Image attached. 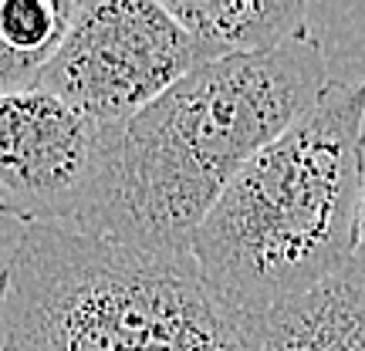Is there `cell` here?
<instances>
[{"mask_svg":"<svg viewBox=\"0 0 365 351\" xmlns=\"http://www.w3.org/2000/svg\"><path fill=\"white\" fill-rule=\"evenodd\" d=\"M322 41L301 27L254 58L207 61L139 115L105 125L75 234L139 250H190L234 176L328 88Z\"/></svg>","mask_w":365,"mask_h":351,"instance_id":"6da1fadb","label":"cell"},{"mask_svg":"<svg viewBox=\"0 0 365 351\" xmlns=\"http://www.w3.org/2000/svg\"><path fill=\"white\" fill-rule=\"evenodd\" d=\"M362 129L365 81H328L312 112L261 149L213 203L190 257L230 311H271L359 250Z\"/></svg>","mask_w":365,"mask_h":351,"instance_id":"7a4b0ae2","label":"cell"},{"mask_svg":"<svg viewBox=\"0 0 365 351\" xmlns=\"http://www.w3.org/2000/svg\"><path fill=\"white\" fill-rule=\"evenodd\" d=\"M4 351H250L247 325L190 250H139L65 226H21L4 300Z\"/></svg>","mask_w":365,"mask_h":351,"instance_id":"3957f363","label":"cell"},{"mask_svg":"<svg viewBox=\"0 0 365 351\" xmlns=\"http://www.w3.org/2000/svg\"><path fill=\"white\" fill-rule=\"evenodd\" d=\"M200 65L163 0H81L38 88L98 125H118Z\"/></svg>","mask_w":365,"mask_h":351,"instance_id":"277c9868","label":"cell"},{"mask_svg":"<svg viewBox=\"0 0 365 351\" xmlns=\"http://www.w3.org/2000/svg\"><path fill=\"white\" fill-rule=\"evenodd\" d=\"M102 129L44 88L0 95V216L71 230L95 179Z\"/></svg>","mask_w":365,"mask_h":351,"instance_id":"5b68a950","label":"cell"},{"mask_svg":"<svg viewBox=\"0 0 365 351\" xmlns=\"http://www.w3.org/2000/svg\"><path fill=\"white\" fill-rule=\"evenodd\" d=\"M244 325L250 351H365V250L312 290Z\"/></svg>","mask_w":365,"mask_h":351,"instance_id":"8992f818","label":"cell"},{"mask_svg":"<svg viewBox=\"0 0 365 351\" xmlns=\"http://www.w3.org/2000/svg\"><path fill=\"white\" fill-rule=\"evenodd\" d=\"M163 7L193 41L203 65L267 54L308 27L304 0H163Z\"/></svg>","mask_w":365,"mask_h":351,"instance_id":"52a82bcc","label":"cell"},{"mask_svg":"<svg viewBox=\"0 0 365 351\" xmlns=\"http://www.w3.org/2000/svg\"><path fill=\"white\" fill-rule=\"evenodd\" d=\"M81 0H0V95L38 88Z\"/></svg>","mask_w":365,"mask_h":351,"instance_id":"ba28073f","label":"cell"},{"mask_svg":"<svg viewBox=\"0 0 365 351\" xmlns=\"http://www.w3.org/2000/svg\"><path fill=\"white\" fill-rule=\"evenodd\" d=\"M355 243L365 250V129H362V179H359V220H355Z\"/></svg>","mask_w":365,"mask_h":351,"instance_id":"9c48e42d","label":"cell"},{"mask_svg":"<svg viewBox=\"0 0 365 351\" xmlns=\"http://www.w3.org/2000/svg\"><path fill=\"white\" fill-rule=\"evenodd\" d=\"M14 240H17V236H14ZM14 240L11 243H4V240H0V300H4V281H7V261H11Z\"/></svg>","mask_w":365,"mask_h":351,"instance_id":"30bf717a","label":"cell"},{"mask_svg":"<svg viewBox=\"0 0 365 351\" xmlns=\"http://www.w3.org/2000/svg\"><path fill=\"white\" fill-rule=\"evenodd\" d=\"M0 220H4V216H0Z\"/></svg>","mask_w":365,"mask_h":351,"instance_id":"8fae6325","label":"cell"},{"mask_svg":"<svg viewBox=\"0 0 365 351\" xmlns=\"http://www.w3.org/2000/svg\"><path fill=\"white\" fill-rule=\"evenodd\" d=\"M0 351H4V348H0Z\"/></svg>","mask_w":365,"mask_h":351,"instance_id":"7c38bea8","label":"cell"}]
</instances>
